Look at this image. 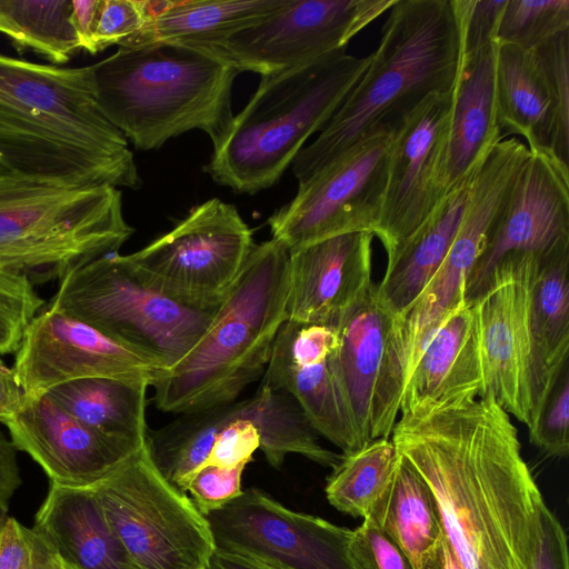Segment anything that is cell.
<instances>
[{"label":"cell","mask_w":569,"mask_h":569,"mask_svg":"<svg viewBox=\"0 0 569 569\" xmlns=\"http://www.w3.org/2000/svg\"><path fill=\"white\" fill-rule=\"evenodd\" d=\"M400 413L391 440L429 488L462 569H535L546 505L510 415L491 396Z\"/></svg>","instance_id":"1"},{"label":"cell","mask_w":569,"mask_h":569,"mask_svg":"<svg viewBox=\"0 0 569 569\" xmlns=\"http://www.w3.org/2000/svg\"><path fill=\"white\" fill-rule=\"evenodd\" d=\"M0 173L73 186L138 189L128 139L101 112L89 66L0 52Z\"/></svg>","instance_id":"2"},{"label":"cell","mask_w":569,"mask_h":569,"mask_svg":"<svg viewBox=\"0 0 569 569\" xmlns=\"http://www.w3.org/2000/svg\"><path fill=\"white\" fill-rule=\"evenodd\" d=\"M369 64L318 137L292 163L301 184L355 146L371 128L393 120L425 97L451 90L461 63L453 0H396Z\"/></svg>","instance_id":"3"},{"label":"cell","mask_w":569,"mask_h":569,"mask_svg":"<svg viewBox=\"0 0 569 569\" xmlns=\"http://www.w3.org/2000/svg\"><path fill=\"white\" fill-rule=\"evenodd\" d=\"M96 101L136 149L157 150L190 130L214 146L233 119L240 71L219 53L172 43L119 47L89 66Z\"/></svg>","instance_id":"4"},{"label":"cell","mask_w":569,"mask_h":569,"mask_svg":"<svg viewBox=\"0 0 569 569\" xmlns=\"http://www.w3.org/2000/svg\"><path fill=\"white\" fill-rule=\"evenodd\" d=\"M288 263L277 240L254 244L206 331L152 386L158 409L181 415L232 402L263 376L287 321Z\"/></svg>","instance_id":"5"},{"label":"cell","mask_w":569,"mask_h":569,"mask_svg":"<svg viewBox=\"0 0 569 569\" xmlns=\"http://www.w3.org/2000/svg\"><path fill=\"white\" fill-rule=\"evenodd\" d=\"M369 64L346 52L261 76L203 167L214 182L253 194L274 186L307 140L320 132Z\"/></svg>","instance_id":"6"},{"label":"cell","mask_w":569,"mask_h":569,"mask_svg":"<svg viewBox=\"0 0 569 569\" xmlns=\"http://www.w3.org/2000/svg\"><path fill=\"white\" fill-rule=\"evenodd\" d=\"M133 231L118 188L0 173V268L33 283L117 253Z\"/></svg>","instance_id":"7"},{"label":"cell","mask_w":569,"mask_h":569,"mask_svg":"<svg viewBox=\"0 0 569 569\" xmlns=\"http://www.w3.org/2000/svg\"><path fill=\"white\" fill-rule=\"evenodd\" d=\"M218 307L199 308L168 297L144 282L118 253L68 273L49 305L141 351L166 371L194 346Z\"/></svg>","instance_id":"8"},{"label":"cell","mask_w":569,"mask_h":569,"mask_svg":"<svg viewBox=\"0 0 569 569\" xmlns=\"http://www.w3.org/2000/svg\"><path fill=\"white\" fill-rule=\"evenodd\" d=\"M90 488L139 569H206L216 549L209 522L160 473L147 441Z\"/></svg>","instance_id":"9"},{"label":"cell","mask_w":569,"mask_h":569,"mask_svg":"<svg viewBox=\"0 0 569 569\" xmlns=\"http://www.w3.org/2000/svg\"><path fill=\"white\" fill-rule=\"evenodd\" d=\"M254 244L238 209L212 198L124 259L144 282L168 297L213 308L237 281Z\"/></svg>","instance_id":"10"},{"label":"cell","mask_w":569,"mask_h":569,"mask_svg":"<svg viewBox=\"0 0 569 569\" xmlns=\"http://www.w3.org/2000/svg\"><path fill=\"white\" fill-rule=\"evenodd\" d=\"M397 119L371 128L355 146L298 184L268 224L272 239L295 251L340 234H373L385 199Z\"/></svg>","instance_id":"11"},{"label":"cell","mask_w":569,"mask_h":569,"mask_svg":"<svg viewBox=\"0 0 569 569\" xmlns=\"http://www.w3.org/2000/svg\"><path fill=\"white\" fill-rule=\"evenodd\" d=\"M455 87L425 97L398 117L385 199L373 231L390 268L449 193L447 164Z\"/></svg>","instance_id":"12"},{"label":"cell","mask_w":569,"mask_h":569,"mask_svg":"<svg viewBox=\"0 0 569 569\" xmlns=\"http://www.w3.org/2000/svg\"><path fill=\"white\" fill-rule=\"evenodd\" d=\"M539 261L530 253L506 256L471 301L482 377L481 396H491L527 428L531 423L530 312Z\"/></svg>","instance_id":"13"},{"label":"cell","mask_w":569,"mask_h":569,"mask_svg":"<svg viewBox=\"0 0 569 569\" xmlns=\"http://www.w3.org/2000/svg\"><path fill=\"white\" fill-rule=\"evenodd\" d=\"M396 0H284L228 38L219 54L240 72L269 76L345 52Z\"/></svg>","instance_id":"14"},{"label":"cell","mask_w":569,"mask_h":569,"mask_svg":"<svg viewBox=\"0 0 569 569\" xmlns=\"http://www.w3.org/2000/svg\"><path fill=\"white\" fill-rule=\"evenodd\" d=\"M217 548L279 569H358L350 552L352 530L288 509L249 488L206 516Z\"/></svg>","instance_id":"15"},{"label":"cell","mask_w":569,"mask_h":569,"mask_svg":"<svg viewBox=\"0 0 569 569\" xmlns=\"http://www.w3.org/2000/svg\"><path fill=\"white\" fill-rule=\"evenodd\" d=\"M530 156L518 138L502 139L472 176L467 204L452 243L430 281L400 313L411 340L432 333L465 299V282L481 256L507 198Z\"/></svg>","instance_id":"16"},{"label":"cell","mask_w":569,"mask_h":569,"mask_svg":"<svg viewBox=\"0 0 569 569\" xmlns=\"http://www.w3.org/2000/svg\"><path fill=\"white\" fill-rule=\"evenodd\" d=\"M333 360L365 445L391 437L400 413L407 362L398 315L378 297L377 284L337 328Z\"/></svg>","instance_id":"17"},{"label":"cell","mask_w":569,"mask_h":569,"mask_svg":"<svg viewBox=\"0 0 569 569\" xmlns=\"http://www.w3.org/2000/svg\"><path fill=\"white\" fill-rule=\"evenodd\" d=\"M12 369L24 396L89 377L139 380L152 387L166 372L141 351L49 307L28 327Z\"/></svg>","instance_id":"18"},{"label":"cell","mask_w":569,"mask_h":569,"mask_svg":"<svg viewBox=\"0 0 569 569\" xmlns=\"http://www.w3.org/2000/svg\"><path fill=\"white\" fill-rule=\"evenodd\" d=\"M569 248V166L549 149L530 151L465 282L472 301L491 270L510 253H530L540 261Z\"/></svg>","instance_id":"19"},{"label":"cell","mask_w":569,"mask_h":569,"mask_svg":"<svg viewBox=\"0 0 569 569\" xmlns=\"http://www.w3.org/2000/svg\"><path fill=\"white\" fill-rule=\"evenodd\" d=\"M6 426L16 448L43 469L50 483L62 487L90 488L143 447L99 433L47 393L24 396Z\"/></svg>","instance_id":"20"},{"label":"cell","mask_w":569,"mask_h":569,"mask_svg":"<svg viewBox=\"0 0 569 569\" xmlns=\"http://www.w3.org/2000/svg\"><path fill=\"white\" fill-rule=\"evenodd\" d=\"M373 237L351 232L290 251L287 321L337 329L375 287Z\"/></svg>","instance_id":"21"},{"label":"cell","mask_w":569,"mask_h":569,"mask_svg":"<svg viewBox=\"0 0 569 569\" xmlns=\"http://www.w3.org/2000/svg\"><path fill=\"white\" fill-rule=\"evenodd\" d=\"M32 529L68 569H139L91 488L50 483Z\"/></svg>","instance_id":"22"},{"label":"cell","mask_w":569,"mask_h":569,"mask_svg":"<svg viewBox=\"0 0 569 569\" xmlns=\"http://www.w3.org/2000/svg\"><path fill=\"white\" fill-rule=\"evenodd\" d=\"M482 377L472 302L462 299L427 341L402 390L400 412L425 402L476 398Z\"/></svg>","instance_id":"23"},{"label":"cell","mask_w":569,"mask_h":569,"mask_svg":"<svg viewBox=\"0 0 569 569\" xmlns=\"http://www.w3.org/2000/svg\"><path fill=\"white\" fill-rule=\"evenodd\" d=\"M497 43L462 58L450 118L447 182L449 192L466 182L492 147L505 139L495 99Z\"/></svg>","instance_id":"24"},{"label":"cell","mask_w":569,"mask_h":569,"mask_svg":"<svg viewBox=\"0 0 569 569\" xmlns=\"http://www.w3.org/2000/svg\"><path fill=\"white\" fill-rule=\"evenodd\" d=\"M569 248L539 261L531 328V423L535 422L569 353ZM528 428V429H529Z\"/></svg>","instance_id":"25"},{"label":"cell","mask_w":569,"mask_h":569,"mask_svg":"<svg viewBox=\"0 0 569 569\" xmlns=\"http://www.w3.org/2000/svg\"><path fill=\"white\" fill-rule=\"evenodd\" d=\"M367 518L403 550L415 569H441L446 538L435 499L402 456Z\"/></svg>","instance_id":"26"},{"label":"cell","mask_w":569,"mask_h":569,"mask_svg":"<svg viewBox=\"0 0 569 569\" xmlns=\"http://www.w3.org/2000/svg\"><path fill=\"white\" fill-rule=\"evenodd\" d=\"M284 0H173L119 47L172 43L219 53L233 33L274 11Z\"/></svg>","instance_id":"27"},{"label":"cell","mask_w":569,"mask_h":569,"mask_svg":"<svg viewBox=\"0 0 569 569\" xmlns=\"http://www.w3.org/2000/svg\"><path fill=\"white\" fill-rule=\"evenodd\" d=\"M332 355L320 363L298 366L271 353L261 383L289 392L316 432L348 455L366 445Z\"/></svg>","instance_id":"28"},{"label":"cell","mask_w":569,"mask_h":569,"mask_svg":"<svg viewBox=\"0 0 569 569\" xmlns=\"http://www.w3.org/2000/svg\"><path fill=\"white\" fill-rule=\"evenodd\" d=\"M149 383L116 377H89L46 392L70 416L112 439L141 447L147 441Z\"/></svg>","instance_id":"29"},{"label":"cell","mask_w":569,"mask_h":569,"mask_svg":"<svg viewBox=\"0 0 569 569\" xmlns=\"http://www.w3.org/2000/svg\"><path fill=\"white\" fill-rule=\"evenodd\" d=\"M495 99L503 138L505 134L521 136L529 151L550 150L551 104L532 50L497 44Z\"/></svg>","instance_id":"30"},{"label":"cell","mask_w":569,"mask_h":569,"mask_svg":"<svg viewBox=\"0 0 569 569\" xmlns=\"http://www.w3.org/2000/svg\"><path fill=\"white\" fill-rule=\"evenodd\" d=\"M472 176L447 194L377 284L378 297L395 313H402L416 300L448 253Z\"/></svg>","instance_id":"31"},{"label":"cell","mask_w":569,"mask_h":569,"mask_svg":"<svg viewBox=\"0 0 569 569\" xmlns=\"http://www.w3.org/2000/svg\"><path fill=\"white\" fill-rule=\"evenodd\" d=\"M242 415L257 429L260 448L273 468H280L288 453L333 468L342 455L322 447L297 400L282 389L260 383L257 391L242 400Z\"/></svg>","instance_id":"32"},{"label":"cell","mask_w":569,"mask_h":569,"mask_svg":"<svg viewBox=\"0 0 569 569\" xmlns=\"http://www.w3.org/2000/svg\"><path fill=\"white\" fill-rule=\"evenodd\" d=\"M238 415L237 400L181 413L170 423L148 432L151 460L168 481L186 492L187 481L204 465L217 433L239 418Z\"/></svg>","instance_id":"33"},{"label":"cell","mask_w":569,"mask_h":569,"mask_svg":"<svg viewBox=\"0 0 569 569\" xmlns=\"http://www.w3.org/2000/svg\"><path fill=\"white\" fill-rule=\"evenodd\" d=\"M71 11V0H0V33L20 52L63 64L80 49Z\"/></svg>","instance_id":"34"},{"label":"cell","mask_w":569,"mask_h":569,"mask_svg":"<svg viewBox=\"0 0 569 569\" xmlns=\"http://www.w3.org/2000/svg\"><path fill=\"white\" fill-rule=\"evenodd\" d=\"M399 458L393 441L373 440L342 455L327 478L326 496L331 506L355 518H367L388 486Z\"/></svg>","instance_id":"35"},{"label":"cell","mask_w":569,"mask_h":569,"mask_svg":"<svg viewBox=\"0 0 569 569\" xmlns=\"http://www.w3.org/2000/svg\"><path fill=\"white\" fill-rule=\"evenodd\" d=\"M566 30H569L568 0H507L496 43L532 50Z\"/></svg>","instance_id":"36"},{"label":"cell","mask_w":569,"mask_h":569,"mask_svg":"<svg viewBox=\"0 0 569 569\" xmlns=\"http://www.w3.org/2000/svg\"><path fill=\"white\" fill-rule=\"evenodd\" d=\"M552 111L551 152L569 166V30L532 49Z\"/></svg>","instance_id":"37"},{"label":"cell","mask_w":569,"mask_h":569,"mask_svg":"<svg viewBox=\"0 0 569 569\" xmlns=\"http://www.w3.org/2000/svg\"><path fill=\"white\" fill-rule=\"evenodd\" d=\"M43 305L26 274L0 268V355L17 352Z\"/></svg>","instance_id":"38"},{"label":"cell","mask_w":569,"mask_h":569,"mask_svg":"<svg viewBox=\"0 0 569 569\" xmlns=\"http://www.w3.org/2000/svg\"><path fill=\"white\" fill-rule=\"evenodd\" d=\"M532 445L549 457L565 458L569 452V370L560 372L532 426Z\"/></svg>","instance_id":"39"},{"label":"cell","mask_w":569,"mask_h":569,"mask_svg":"<svg viewBox=\"0 0 569 569\" xmlns=\"http://www.w3.org/2000/svg\"><path fill=\"white\" fill-rule=\"evenodd\" d=\"M338 330L325 325L286 321L273 342L271 353L298 366L326 361L338 348Z\"/></svg>","instance_id":"40"},{"label":"cell","mask_w":569,"mask_h":569,"mask_svg":"<svg viewBox=\"0 0 569 569\" xmlns=\"http://www.w3.org/2000/svg\"><path fill=\"white\" fill-rule=\"evenodd\" d=\"M0 569H68L32 529L8 517L0 525Z\"/></svg>","instance_id":"41"},{"label":"cell","mask_w":569,"mask_h":569,"mask_svg":"<svg viewBox=\"0 0 569 569\" xmlns=\"http://www.w3.org/2000/svg\"><path fill=\"white\" fill-rule=\"evenodd\" d=\"M349 552L358 569H415L403 550L368 518L352 530Z\"/></svg>","instance_id":"42"},{"label":"cell","mask_w":569,"mask_h":569,"mask_svg":"<svg viewBox=\"0 0 569 569\" xmlns=\"http://www.w3.org/2000/svg\"><path fill=\"white\" fill-rule=\"evenodd\" d=\"M507 0H453L461 34V57H471L496 43Z\"/></svg>","instance_id":"43"},{"label":"cell","mask_w":569,"mask_h":569,"mask_svg":"<svg viewBox=\"0 0 569 569\" xmlns=\"http://www.w3.org/2000/svg\"><path fill=\"white\" fill-rule=\"evenodd\" d=\"M246 466V463L233 468L203 466L189 478L184 491L190 492L193 503L206 517L243 492L241 477Z\"/></svg>","instance_id":"44"},{"label":"cell","mask_w":569,"mask_h":569,"mask_svg":"<svg viewBox=\"0 0 569 569\" xmlns=\"http://www.w3.org/2000/svg\"><path fill=\"white\" fill-rule=\"evenodd\" d=\"M148 21L142 0H101L94 32L96 53L120 44Z\"/></svg>","instance_id":"45"},{"label":"cell","mask_w":569,"mask_h":569,"mask_svg":"<svg viewBox=\"0 0 569 569\" xmlns=\"http://www.w3.org/2000/svg\"><path fill=\"white\" fill-rule=\"evenodd\" d=\"M259 448L260 436L257 429L249 420L239 417L224 425L217 433L203 466L233 468L241 463L248 465Z\"/></svg>","instance_id":"46"},{"label":"cell","mask_w":569,"mask_h":569,"mask_svg":"<svg viewBox=\"0 0 569 569\" xmlns=\"http://www.w3.org/2000/svg\"><path fill=\"white\" fill-rule=\"evenodd\" d=\"M535 569H569L567 535L547 506L542 513V539Z\"/></svg>","instance_id":"47"},{"label":"cell","mask_w":569,"mask_h":569,"mask_svg":"<svg viewBox=\"0 0 569 569\" xmlns=\"http://www.w3.org/2000/svg\"><path fill=\"white\" fill-rule=\"evenodd\" d=\"M17 451L12 440L0 431V525L8 518L10 500L21 485Z\"/></svg>","instance_id":"48"},{"label":"cell","mask_w":569,"mask_h":569,"mask_svg":"<svg viewBox=\"0 0 569 569\" xmlns=\"http://www.w3.org/2000/svg\"><path fill=\"white\" fill-rule=\"evenodd\" d=\"M101 0H71V23L77 33L80 49L90 54L94 51V32Z\"/></svg>","instance_id":"49"},{"label":"cell","mask_w":569,"mask_h":569,"mask_svg":"<svg viewBox=\"0 0 569 569\" xmlns=\"http://www.w3.org/2000/svg\"><path fill=\"white\" fill-rule=\"evenodd\" d=\"M24 392L12 368L0 358V423L7 425L20 409Z\"/></svg>","instance_id":"50"},{"label":"cell","mask_w":569,"mask_h":569,"mask_svg":"<svg viewBox=\"0 0 569 569\" xmlns=\"http://www.w3.org/2000/svg\"><path fill=\"white\" fill-rule=\"evenodd\" d=\"M206 569H279L256 558L217 548Z\"/></svg>","instance_id":"51"}]
</instances>
